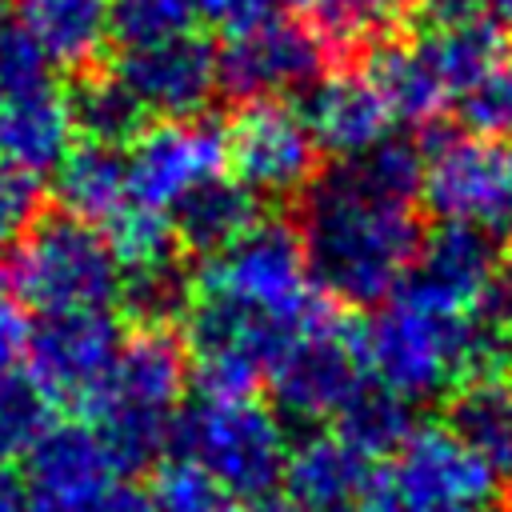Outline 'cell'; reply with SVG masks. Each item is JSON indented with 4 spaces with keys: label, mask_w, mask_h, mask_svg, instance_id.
I'll list each match as a JSON object with an SVG mask.
<instances>
[{
    "label": "cell",
    "mask_w": 512,
    "mask_h": 512,
    "mask_svg": "<svg viewBox=\"0 0 512 512\" xmlns=\"http://www.w3.org/2000/svg\"><path fill=\"white\" fill-rule=\"evenodd\" d=\"M124 348V328L108 308L48 312L28 332V372L56 400L92 408L100 388L112 376V364Z\"/></svg>",
    "instance_id": "8fae6325"
},
{
    "label": "cell",
    "mask_w": 512,
    "mask_h": 512,
    "mask_svg": "<svg viewBox=\"0 0 512 512\" xmlns=\"http://www.w3.org/2000/svg\"><path fill=\"white\" fill-rule=\"evenodd\" d=\"M448 428L492 468L512 480V380H472L452 400Z\"/></svg>",
    "instance_id": "484cf974"
},
{
    "label": "cell",
    "mask_w": 512,
    "mask_h": 512,
    "mask_svg": "<svg viewBox=\"0 0 512 512\" xmlns=\"http://www.w3.org/2000/svg\"><path fill=\"white\" fill-rule=\"evenodd\" d=\"M24 512H72V508L56 504V500H44V496H32V500L24 504Z\"/></svg>",
    "instance_id": "ee69618b"
},
{
    "label": "cell",
    "mask_w": 512,
    "mask_h": 512,
    "mask_svg": "<svg viewBox=\"0 0 512 512\" xmlns=\"http://www.w3.org/2000/svg\"><path fill=\"white\" fill-rule=\"evenodd\" d=\"M356 348L364 372L404 400H432L448 388L504 380V372H512V336L404 292H392L384 308L356 328Z\"/></svg>",
    "instance_id": "7a4b0ae2"
},
{
    "label": "cell",
    "mask_w": 512,
    "mask_h": 512,
    "mask_svg": "<svg viewBox=\"0 0 512 512\" xmlns=\"http://www.w3.org/2000/svg\"><path fill=\"white\" fill-rule=\"evenodd\" d=\"M276 12V0H196V16L224 32H240L248 24H260L264 16Z\"/></svg>",
    "instance_id": "8d00e7d4"
},
{
    "label": "cell",
    "mask_w": 512,
    "mask_h": 512,
    "mask_svg": "<svg viewBox=\"0 0 512 512\" xmlns=\"http://www.w3.org/2000/svg\"><path fill=\"white\" fill-rule=\"evenodd\" d=\"M24 460H28L32 496L56 500L64 508H76L104 484L120 480V468L92 420L48 424V432L36 440V448Z\"/></svg>",
    "instance_id": "ac0fdd59"
},
{
    "label": "cell",
    "mask_w": 512,
    "mask_h": 512,
    "mask_svg": "<svg viewBox=\"0 0 512 512\" xmlns=\"http://www.w3.org/2000/svg\"><path fill=\"white\" fill-rule=\"evenodd\" d=\"M76 144V124L68 108V92H60L52 80L12 92L0 100V164L44 180L56 172L64 152Z\"/></svg>",
    "instance_id": "e0dca14e"
},
{
    "label": "cell",
    "mask_w": 512,
    "mask_h": 512,
    "mask_svg": "<svg viewBox=\"0 0 512 512\" xmlns=\"http://www.w3.org/2000/svg\"><path fill=\"white\" fill-rule=\"evenodd\" d=\"M192 20L196 0H112V40L124 48L188 32Z\"/></svg>",
    "instance_id": "836d02e7"
},
{
    "label": "cell",
    "mask_w": 512,
    "mask_h": 512,
    "mask_svg": "<svg viewBox=\"0 0 512 512\" xmlns=\"http://www.w3.org/2000/svg\"><path fill=\"white\" fill-rule=\"evenodd\" d=\"M72 512H156V508L144 488H136L128 480H112L100 492H92L88 500H80Z\"/></svg>",
    "instance_id": "f35d334b"
},
{
    "label": "cell",
    "mask_w": 512,
    "mask_h": 512,
    "mask_svg": "<svg viewBox=\"0 0 512 512\" xmlns=\"http://www.w3.org/2000/svg\"><path fill=\"white\" fill-rule=\"evenodd\" d=\"M412 12L428 24V28H444V24H460L484 12L480 0H412Z\"/></svg>",
    "instance_id": "ab89813d"
},
{
    "label": "cell",
    "mask_w": 512,
    "mask_h": 512,
    "mask_svg": "<svg viewBox=\"0 0 512 512\" xmlns=\"http://www.w3.org/2000/svg\"><path fill=\"white\" fill-rule=\"evenodd\" d=\"M276 4H300V8H308L312 0H276Z\"/></svg>",
    "instance_id": "7dc6e473"
},
{
    "label": "cell",
    "mask_w": 512,
    "mask_h": 512,
    "mask_svg": "<svg viewBox=\"0 0 512 512\" xmlns=\"http://www.w3.org/2000/svg\"><path fill=\"white\" fill-rule=\"evenodd\" d=\"M412 16V0H312L308 28L324 44L328 56H356L380 44L400 40L404 20Z\"/></svg>",
    "instance_id": "cb8c5ba5"
},
{
    "label": "cell",
    "mask_w": 512,
    "mask_h": 512,
    "mask_svg": "<svg viewBox=\"0 0 512 512\" xmlns=\"http://www.w3.org/2000/svg\"><path fill=\"white\" fill-rule=\"evenodd\" d=\"M188 300H192V280L180 272V264L120 272V304L140 324H168V320L184 316Z\"/></svg>",
    "instance_id": "4dcf8cb0"
},
{
    "label": "cell",
    "mask_w": 512,
    "mask_h": 512,
    "mask_svg": "<svg viewBox=\"0 0 512 512\" xmlns=\"http://www.w3.org/2000/svg\"><path fill=\"white\" fill-rule=\"evenodd\" d=\"M372 464L336 432H312L288 448L284 496L296 512H360Z\"/></svg>",
    "instance_id": "d6986e66"
},
{
    "label": "cell",
    "mask_w": 512,
    "mask_h": 512,
    "mask_svg": "<svg viewBox=\"0 0 512 512\" xmlns=\"http://www.w3.org/2000/svg\"><path fill=\"white\" fill-rule=\"evenodd\" d=\"M300 240L312 284L332 304H380L408 276L424 232L412 200L384 196L340 160L304 192Z\"/></svg>",
    "instance_id": "6da1fadb"
},
{
    "label": "cell",
    "mask_w": 512,
    "mask_h": 512,
    "mask_svg": "<svg viewBox=\"0 0 512 512\" xmlns=\"http://www.w3.org/2000/svg\"><path fill=\"white\" fill-rule=\"evenodd\" d=\"M104 240H108V248L116 256L120 272H144V268L176 264V252H180L172 216L140 208V204H124L104 224Z\"/></svg>",
    "instance_id": "f1b7e54d"
},
{
    "label": "cell",
    "mask_w": 512,
    "mask_h": 512,
    "mask_svg": "<svg viewBox=\"0 0 512 512\" xmlns=\"http://www.w3.org/2000/svg\"><path fill=\"white\" fill-rule=\"evenodd\" d=\"M56 212L84 224H108L128 204V160L124 148L100 140H76L52 172Z\"/></svg>",
    "instance_id": "44dd1931"
},
{
    "label": "cell",
    "mask_w": 512,
    "mask_h": 512,
    "mask_svg": "<svg viewBox=\"0 0 512 512\" xmlns=\"http://www.w3.org/2000/svg\"><path fill=\"white\" fill-rule=\"evenodd\" d=\"M28 496H24V484L16 480L12 468H0V512H24Z\"/></svg>",
    "instance_id": "60d3db41"
},
{
    "label": "cell",
    "mask_w": 512,
    "mask_h": 512,
    "mask_svg": "<svg viewBox=\"0 0 512 512\" xmlns=\"http://www.w3.org/2000/svg\"><path fill=\"white\" fill-rule=\"evenodd\" d=\"M52 424V396L32 380V372L0 376V468L24 460Z\"/></svg>",
    "instance_id": "f546056e"
},
{
    "label": "cell",
    "mask_w": 512,
    "mask_h": 512,
    "mask_svg": "<svg viewBox=\"0 0 512 512\" xmlns=\"http://www.w3.org/2000/svg\"><path fill=\"white\" fill-rule=\"evenodd\" d=\"M184 380L188 352L168 324H140L132 336H124L112 376L88 408V420L104 436L120 476L140 472L160 452H168Z\"/></svg>",
    "instance_id": "3957f363"
},
{
    "label": "cell",
    "mask_w": 512,
    "mask_h": 512,
    "mask_svg": "<svg viewBox=\"0 0 512 512\" xmlns=\"http://www.w3.org/2000/svg\"><path fill=\"white\" fill-rule=\"evenodd\" d=\"M420 200L444 224L500 228L512 212V144L472 132H432L424 140Z\"/></svg>",
    "instance_id": "9c48e42d"
},
{
    "label": "cell",
    "mask_w": 512,
    "mask_h": 512,
    "mask_svg": "<svg viewBox=\"0 0 512 512\" xmlns=\"http://www.w3.org/2000/svg\"><path fill=\"white\" fill-rule=\"evenodd\" d=\"M20 28L60 72H92L112 40V0H16Z\"/></svg>",
    "instance_id": "ffe728a7"
},
{
    "label": "cell",
    "mask_w": 512,
    "mask_h": 512,
    "mask_svg": "<svg viewBox=\"0 0 512 512\" xmlns=\"http://www.w3.org/2000/svg\"><path fill=\"white\" fill-rule=\"evenodd\" d=\"M444 512H492V504H464V508H444Z\"/></svg>",
    "instance_id": "f6af8a7d"
},
{
    "label": "cell",
    "mask_w": 512,
    "mask_h": 512,
    "mask_svg": "<svg viewBox=\"0 0 512 512\" xmlns=\"http://www.w3.org/2000/svg\"><path fill=\"white\" fill-rule=\"evenodd\" d=\"M332 424H336L332 432L372 464V460H388L404 448V440L416 432V412H412V400L396 396L392 388H384L376 380L372 384L364 380L352 392V400L336 412Z\"/></svg>",
    "instance_id": "4316f807"
},
{
    "label": "cell",
    "mask_w": 512,
    "mask_h": 512,
    "mask_svg": "<svg viewBox=\"0 0 512 512\" xmlns=\"http://www.w3.org/2000/svg\"><path fill=\"white\" fill-rule=\"evenodd\" d=\"M364 376L368 372L356 348V324H348L332 300L284 344L268 368L276 412L300 424L336 420Z\"/></svg>",
    "instance_id": "ba28073f"
},
{
    "label": "cell",
    "mask_w": 512,
    "mask_h": 512,
    "mask_svg": "<svg viewBox=\"0 0 512 512\" xmlns=\"http://www.w3.org/2000/svg\"><path fill=\"white\" fill-rule=\"evenodd\" d=\"M416 44L432 60L444 88L452 92V104L468 84H476L484 72H492L496 64L508 60V36L488 12H480L472 20H460V24L428 28L424 40H416Z\"/></svg>",
    "instance_id": "d4e9b609"
},
{
    "label": "cell",
    "mask_w": 512,
    "mask_h": 512,
    "mask_svg": "<svg viewBox=\"0 0 512 512\" xmlns=\"http://www.w3.org/2000/svg\"><path fill=\"white\" fill-rule=\"evenodd\" d=\"M48 68L52 64L44 60L36 40L20 24H0V96H12V92L52 80Z\"/></svg>",
    "instance_id": "e575fe53"
},
{
    "label": "cell",
    "mask_w": 512,
    "mask_h": 512,
    "mask_svg": "<svg viewBox=\"0 0 512 512\" xmlns=\"http://www.w3.org/2000/svg\"><path fill=\"white\" fill-rule=\"evenodd\" d=\"M68 108L80 140H100L116 148L132 144L148 116L116 72H96V68L76 80V88L68 92Z\"/></svg>",
    "instance_id": "83f0119b"
},
{
    "label": "cell",
    "mask_w": 512,
    "mask_h": 512,
    "mask_svg": "<svg viewBox=\"0 0 512 512\" xmlns=\"http://www.w3.org/2000/svg\"><path fill=\"white\" fill-rule=\"evenodd\" d=\"M28 332H32V324L24 316V304L0 296V376L16 372L20 356L28 352Z\"/></svg>",
    "instance_id": "74e56055"
},
{
    "label": "cell",
    "mask_w": 512,
    "mask_h": 512,
    "mask_svg": "<svg viewBox=\"0 0 512 512\" xmlns=\"http://www.w3.org/2000/svg\"><path fill=\"white\" fill-rule=\"evenodd\" d=\"M192 292L228 300L296 332L328 304L312 284L300 228L280 216H256L228 248L204 256Z\"/></svg>",
    "instance_id": "277c9868"
},
{
    "label": "cell",
    "mask_w": 512,
    "mask_h": 512,
    "mask_svg": "<svg viewBox=\"0 0 512 512\" xmlns=\"http://www.w3.org/2000/svg\"><path fill=\"white\" fill-rule=\"evenodd\" d=\"M480 4H484V12H488L492 20H496V16H500V20H512V0H480Z\"/></svg>",
    "instance_id": "7bdbcfd3"
},
{
    "label": "cell",
    "mask_w": 512,
    "mask_h": 512,
    "mask_svg": "<svg viewBox=\"0 0 512 512\" xmlns=\"http://www.w3.org/2000/svg\"><path fill=\"white\" fill-rule=\"evenodd\" d=\"M328 52L304 20L264 16L240 32H228L220 48V88L248 100H284L288 92H308L324 76Z\"/></svg>",
    "instance_id": "4fadbf2b"
},
{
    "label": "cell",
    "mask_w": 512,
    "mask_h": 512,
    "mask_svg": "<svg viewBox=\"0 0 512 512\" xmlns=\"http://www.w3.org/2000/svg\"><path fill=\"white\" fill-rule=\"evenodd\" d=\"M256 196L232 180V176H216L208 184H200L192 196H184L172 212V228L176 240L200 256H212L220 248H228L252 220H256Z\"/></svg>",
    "instance_id": "603a6c76"
},
{
    "label": "cell",
    "mask_w": 512,
    "mask_h": 512,
    "mask_svg": "<svg viewBox=\"0 0 512 512\" xmlns=\"http://www.w3.org/2000/svg\"><path fill=\"white\" fill-rule=\"evenodd\" d=\"M152 508L156 512H232L236 500L192 460L168 456L152 476Z\"/></svg>",
    "instance_id": "1f68e13d"
},
{
    "label": "cell",
    "mask_w": 512,
    "mask_h": 512,
    "mask_svg": "<svg viewBox=\"0 0 512 512\" xmlns=\"http://www.w3.org/2000/svg\"><path fill=\"white\" fill-rule=\"evenodd\" d=\"M492 468L448 428L416 424L384 468H372L360 512H444L464 504H488L496 492Z\"/></svg>",
    "instance_id": "52a82bcc"
},
{
    "label": "cell",
    "mask_w": 512,
    "mask_h": 512,
    "mask_svg": "<svg viewBox=\"0 0 512 512\" xmlns=\"http://www.w3.org/2000/svg\"><path fill=\"white\" fill-rule=\"evenodd\" d=\"M500 228H504V240H508V248H512V212H508V220H504Z\"/></svg>",
    "instance_id": "bcb514c9"
},
{
    "label": "cell",
    "mask_w": 512,
    "mask_h": 512,
    "mask_svg": "<svg viewBox=\"0 0 512 512\" xmlns=\"http://www.w3.org/2000/svg\"><path fill=\"white\" fill-rule=\"evenodd\" d=\"M168 448L180 460L200 464L232 500L268 496L280 488L288 436L280 416L256 396L196 400L172 416Z\"/></svg>",
    "instance_id": "5b68a950"
},
{
    "label": "cell",
    "mask_w": 512,
    "mask_h": 512,
    "mask_svg": "<svg viewBox=\"0 0 512 512\" xmlns=\"http://www.w3.org/2000/svg\"><path fill=\"white\" fill-rule=\"evenodd\" d=\"M112 72L128 84L144 112L160 120H192L204 116L208 100L220 92V48L188 28L152 44L124 48Z\"/></svg>",
    "instance_id": "5bb4252c"
},
{
    "label": "cell",
    "mask_w": 512,
    "mask_h": 512,
    "mask_svg": "<svg viewBox=\"0 0 512 512\" xmlns=\"http://www.w3.org/2000/svg\"><path fill=\"white\" fill-rule=\"evenodd\" d=\"M496 268H500V256L484 228L440 220V228H432L420 240L416 260L396 292L452 316H476Z\"/></svg>",
    "instance_id": "9a60e30c"
},
{
    "label": "cell",
    "mask_w": 512,
    "mask_h": 512,
    "mask_svg": "<svg viewBox=\"0 0 512 512\" xmlns=\"http://www.w3.org/2000/svg\"><path fill=\"white\" fill-rule=\"evenodd\" d=\"M320 152L340 160H360L380 140L392 136V108L384 104L380 88L364 72H324L300 104Z\"/></svg>",
    "instance_id": "2e32d148"
},
{
    "label": "cell",
    "mask_w": 512,
    "mask_h": 512,
    "mask_svg": "<svg viewBox=\"0 0 512 512\" xmlns=\"http://www.w3.org/2000/svg\"><path fill=\"white\" fill-rule=\"evenodd\" d=\"M36 216V180L0 164V248L12 244Z\"/></svg>",
    "instance_id": "d590c367"
},
{
    "label": "cell",
    "mask_w": 512,
    "mask_h": 512,
    "mask_svg": "<svg viewBox=\"0 0 512 512\" xmlns=\"http://www.w3.org/2000/svg\"><path fill=\"white\" fill-rule=\"evenodd\" d=\"M124 160H128V204L172 216L184 196L224 176L228 168L224 128L204 116L156 120L140 128Z\"/></svg>",
    "instance_id": "7c38bea8"
},
{
    "label": "cell",
    "mask_w": 512,
    "mask_h": 512,
    "mask_svg": "<svg viewBox=\"0 0 512 512\" xmlns=\"http://www.w3.org/2000/svg\"><path fill=\"white\" fill-rule=\"evenodd\" d=\"M364 76L380 88L384 104L404 124H436L452 104V92L436 76L420 44H380L364 56Z\"/></svg>",
    "instance_id": "7402d4cb"
},
{
    "label": "cell",
    "mask_w": 512,
    "mask_h": 512,
    "mask_svg": "<svg viewBox=\"0 0 512 512\" xmlns=\"http://www.w3.org/2000/svg\"><path fill=\"white\" fill-rule=\"evenodd\" d=\"M232 180L252 196H300L320 176V144L304 112L288 100H248L224 128Z\"/></svg>",
    "instance_id": "30bf717a"
},
{
    "label": "cell",
    "mask_w": 512,
    "mask_h": 512,
    "mask_svg": "<svg viewBox=\"0 0 512 512\" xmlns=\"http://www.w3.org/2000/svg\"><path fill=\"white\" fill-rule=\"evenodd\" d=\"M456 116L472 136L512 144V60L484 72L456 96Z\"/></svg>",
    "instance_id": "d6a6232c"
},
{
    "label": "cell",
    "mask_w": 512,
    "mask_h": 512,
    "mask_svg": "<svg viewBox=\"0 0 512 512\" xmlns=\"http://www.w3.org/2000/svg\"><path fill=\"white\" fill-rule=\"evenodd\" d=\"M232 512H296V508L288 504V496H276V492H268V496L236 500V508H232Z\"/></svg>",
    "instance_id": "b9f144b4"
},
{
    "label": "cell",
    "mask_w": 512,
    "mask_h": 512,
    "mask_svg": "<svg viewBox=\"0 0 512 512\" xmlns=\"http://www.w3.org/2000/svg\"><path fill=\"white\" fill-rule=\"evenodd\" d=\"M8 284L24 308L76 312L120 300V264L96 224L64 212L32 216L8 256Z\"/></svg>",
    "instance_id": "8992f818"
}]
</instances>
